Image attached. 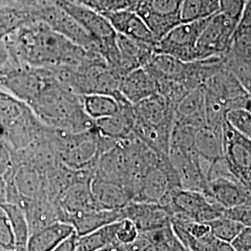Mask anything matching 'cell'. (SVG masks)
Segmentation results:
<instances>
[{
    "label": "cell",
    "instance_id": "1",
    "mask_svg": "<svg viewBox=\"0 0 251 251\" xmlns=\"http://www.w3.org/2000/svg\"><path fill=\"white\" fill-rule=\"evenodd\" d=\"M4 39L9 41L6 45L19 63L48 70L76 67L100 56L75 44L39 20L20 27Z\"/></svg>",
    "mask_w": 251,
    "mask_h": 251
},
{
    "label": "cell",
    "instance_id": "2",
    "mask_svg": "<svg viewBox=\"0 0 251 251\" xmlns=\"http://www.w3.org/2000/svg\"><path fill=\"white\" fill-rule=\"evenodd\" d=\"M27 106L43 125L52 129L77 133L94 126V121L83 109L80 95L66 89L51 72Z\"/></svg>",
    "mask_w": 251,
    "mask_h": 251
},
{
    "label": "cell",
    "instance_id": "3",
    "mask_svg": "<svg viewBox=\"0 0 251 251\" xmlns=\"http://www.w3.org/2000/svg\"><path fill=\"white\" fill-rule=\"evenodd\" d=\"M180 188L179 176L170 157L159 154L144 171L140 186L131 201L167 206L173 192Z\"/></svg>",
    "mask_w": 251,
    "mask_h": 251
},
{
    "label": "cell",
    "instance_id": "4",
    "mask_svg": "<svg viewBox=\"0 0 251 251\" xmlns=\"http://www.w3.org/2000/svg\"><path fill=\"white\" fill-rule=\"evenodd\" d=\"M225 68L233 74L244 87L251 85V1L244 8L233 31L231 44L223 55Z\"/></svg>",
    "mask_w": 251,
    "mask_h": 251
},
{
    "label": "cell",
    "instance_id": "5",
    "mask_svg": "<svg viewBox=\"0 0 251 251\" xmlns=\"http://www.w3.org/2000/svg\"><path fill=\"white\" fill-rule=\"evenodd\" d=\"M209 18L180 23L173 27L155 42L154 52L166 54L186 63L198 61L197 43Z\"/></svg>",
    "mask_w": 251,
    "mask_h": 251
},
{
    "label": "cell",
    "instance_id": "6",
    "mask_svg": "<svg viewBox=\"0 0 251 251\" xmlns=\"http://www.w3.org/2000/svg\"><path fill=\"white\" fill-rule=\"evenodd\" d=\"M223 158L230 175L251 187V141L225 121L223 126Z\"/></svg>",
    "mask_w": 251,
    "mask_h": 251
},
{
    "label": "cell",
    "instance_id": "7",
    "mask_svg": "<svg viewBox=\"0 0 251 251\" xmlns=\"http://www.w3.org/2000/svg\"><path fill=\"white\" fill-rule=\"evenodd\" d=\"M167 207L172 216L205 224L223 217L224 210V206L209 201L203 193L181 188L173 192Z\"/></svg>",
    "mask_w": 251,
    "mask_h": 251
},
{
    "label": "cell",
    "instance_id": "8",
    "mask_svg": "<svg viewBox=\"0 0 251 251\" xmlns=\"http://www.w3.org/2000/svg\"><path fill=\"white\" fill-rule=\"evenodd\" d=\"M237 23L222 12L212 15L198 38V61L223 56L230 47Z\"/></svg>",
    "mask_w": 251,
    "mask_h": 251
},
{
    "label": "cell",
    "instance_id": "9",
    "mask_svg": "<svg viewBox=\"0 0 251 251\" xmlns=\"http://www.w3.org/2000/svg\"><path fill=\"white\" fill-rule=\"evenodd\" d=\"M204 90L220 100L228 111L233 109L251 110V94L242 84L227 70L224 63L206 78L203 84Z\"/></svg>",
    "mask_w": 251,
    "mask_h": 251
},
{
    "label": "cell",
    "instance_id": "10",
    "mask_svg": "<svg viewBox=\"0 0 251 251\" xmlns=\"http://www.w3.org/2000/svg\"><path fill=\"white\" fill-rule=\"evenodd\" d=\"M181 3L182 0H140L134 11L158 41L180 24Z\"/></svg>",
    "mask_w": 251,
    "mask_h": 251
},
{
    "label": "cell",
    "instance_id": "11",
    "mask_svg": "<svg viewBox=\"0 0 251 251\" xmlns=\"http://www.w3.org/2000/svg\"><path fill=\"white\" fill-rule=\"evenodd\" d=\"M137 126L172 130L174 106L158 93L133 104Z\"/></svg>",
    "mask_w": 251,
    "mask_h": 251
},
{
    "label": "cell",
    "instance_id": "12",
    "mask_svg": "<svg viewBox=\"0 0 251 251\" xmlns=\"http://www.w3.org/2000/svg\"><path fill=\"white\" fill-rule=\"evenodd\" d=\"M119 103L117 114L94 121V128L98 134L109 140L119 142L133 135L135 113L133 104L118 91L115 94Z\"/></svg>",
    "mask_w": 251,
    "mask_h": 251
},
{
    "label": "cell",
    "instance_id": "13",
    "mask_svg": "<svg viewBox=\"0 0 251 251\" xmlns=\"http://www.w3.org/2000/svg\"><path fill=\"white\" fill-rule=\"evenodd\" d=\"M120 210L122 220L131 221L139 232L152 231L171 225V210L159 204L130 201Z\"/></svg>",
    "mask_w": 251,
    "mask_h": 251
},
{
    "label": "cell",
    "instance_id": "14",
    "mask_svg": "<svg viewBox=\"0 0 251 251\" xmlns=\"http://www.w3.org/2000/svg\"><path fill=\"white\" fill-rule=\"evenodd\" d=\"M203 194L209 201L226 208L251 205V188L232 177L224 176L208 179Z\"/></svg>",
    "mask_w": 251,
    "mask_h": 251
},
{
    "label": "cell",
    "instance_id": "15",
    "mask_svg": "<svg viewBox=\"0 0 251 251\" xmlns=\"http://www.w3.org/2000/svg\"><path fill=\"white\" fill-rule=\"evenodd\" d=\"M117 251H180L183 246L179 242L171 225L152 231L140 232L132 242L115 243Z\"/></svg>",
    "mask_w": 251,
    "mask_h": 251
},
{
    "label": "cell",
    "instance_id": "16",
    "mask_svg": "<svg viewBox=\"0 0 251 251\" xmlns=\"http://www.w3.org/2000/svg\"><path fill=\"white\" fill-rule=\"evenodd\" d=\"M118 74L125 76L127 73L144 67L154 53L153 46L117 34Z\"/></svg>",
    "mask_w": 251,
    "mask_h": 251
},
{
    "label": "cell",
    "instance_id": "17",
    "mask_svg": "<svg viewBox=\"0 0 251 251\" xmlns=\"http://www.w3.org/2000/svg\"><path fill=\"white\" fill-rule=\"evenodd\" d=\"M101 15L107 19L117 34L150 45L155 44L156 41L152 32L134 10L126 9L102 13Z\"/></svg>",
    "mask_w": 251,
    "mask_h": 251
},
{
    "label": "cell",
    "instance_id": "18",
    "mask_svg": "<svg viewBox=\"0 0 251 251\" xmlns=\"http://www.w3.org/2000/svg\"><path fill=\"white\" fill-rule=\"evenodd\" d=\"M21 206L25 213L30 235L56 222L62 221L60 206L48 198L47 195L23 201Z\"/></svg>",
    "mask_w": 251,
    "mask_h": 251
},
{
    "label": "cell",
    "instance_id": "19",
    "mask_svg": "<svg viewBox=\"0 0 251 251\" xmlns=\"http://www.w3.org/2000/svg\"><path fill=\"white\" fill-rule=\"evenodd\" d=\"M119 92L129 102L136 104L156 93V83L150 72L145 67H141L123 76Z\"/></svg>",
    "mask_w": 251,
    "mask_h": 251
},
{
    "label": "cell",
    "instance_id": "20",
    "mask_svg": "<svg viewBox=\"0 0 251 251\" xmlns=\"http://www.w3.org/2000/svg\"><path fill=\"white\" fill-rule=\"evenodd\" d=\"M205 92L203 87L189 91L174 108V122L192 126L196 128L206 126Z\"/></svg>",
    "mask_w": 251,
    "mask_h": 251
},
{
    "label": "cell",
    "instance_id": "21",
    "mask_svg": "<svg viewBox=\"0 0 251 251\" xmlns=\"http://www.w3.org/2000/svg\"><path fill=\"white\" fill-rule=\"evenodd\" d=\"M90 189L94 201L100 209L119 210L131 201L125 188L113 181L93 176Z\"/></svg>",
    "mask_w": 251,
    "mask_h": 251
},
{
    "label": "cell",
    "instance_id": "22",
    "mask_svg": "<svg viewBox=\"0 0 251 251\" xmlns=\"http://www.w3.org/2000/svg\"><path fill=\"white\" fill-rule=\"evenodd\" d=\"M12 181L22 203L46 195V173L29 163H25L19 168Z\"/></svg>",
    "mask_w": 251,
    "mask_h": 251
},
{
    "label": "cell",
    "instance_id": "23",
    "mask_svg": "<svg viewBox=\"0 0 251 251\" xmlns=\"http://www.w3.org/2000/svg\"><path fill=\"white\" fill-rule=\"evenodd\" d=\"M75 233L74 227L65 222H56L32 233L26 245L27 251H51L64 239Z\"/></svg>",
    "mask_w": 251,
    "mask_h": 251
},
{
    "label": "cell",
    "instance_id": "24",
    "mask_svg": "<svg viewBox=\"0 0 251 251\" xmlns=\"http://www.w3.org/2000/svg\"><path fill=\"white\" fill-rule=\"evenodd\" d=\"M121 220L122 214L120 209L107 210L97 208L71 216L66 220V223L72 225L75 233L80 236Z\"/></svg>",
    "mask_w": 251,
    "mask_h": 251
},
{
    "label": "cell",
    "instance_id": "25",
    "mask_svg": "<svg viewBox=\"0 0 251 251\" xmlns=\"http://www.w3.org/2000/svg\"><path fill=\"white\" fill-rule=\"evenodd\" d=\"M195 148L209 169L223 159V129H215L206 125L199 127L196 133Z\"/></svg>",
    "mask_w": 251,
    "mask_h": 251
},
{
    "label": "cell",
    "instance_id": "26",
    "mask_svg": "<svg viewBox=\"0 0 251 251\" xmlns=\"http://www.w3.org/2000/svg\"><path fill=\"white\" fill-rule=\"evenodd\" d=\"M36 20L33 0H26L23 5L0 6V40Z\"/></svg>",
    "mask_w": 251,
    "mask_h": 251
},
{
    "label": "cell",
    "instance_id": "27",
    "mask_svg": "<svg viewBox=\"0 0 251 251\" xmlns=\"http://www.w3.org/2000/svg\"><path fill=\"white\" fill-rule=\"evenodd\" d=\"M118 224L104 225L84 235L77 236L75 251H100L112 247L117 242Z\"/></svg>",
    "mask_w": 251,
    "mask_h": 251
},
{
    "label": "cell",
    "instance_id": "28",
    "mask_svg": "<svg viewBox=\"0 0 251 251\" xmlns=\"http://www.w3.org/2000/svg\"><path fill=\"white\" fill-rule=\"evenodd\" d=\"M80 97L85 113L93 121L113 116L119 110V103L115 95L91 93Z\"/></svg>",
    "mask_w": 251,
    "mask_h": 251
},
{
    "label": "cell",
    "instance_id": "29",
    "mask_svg": "<svg viewBox=\"0 0 251 251\" xmlns=\"http://www.w3.org/2000/svg\"><path fill=\"white\" fill-rule=\"evenodd\" d=\"M0 206L3 207L9 218V225L14 236L15 247L26 249L30 232L24 208L18 204L8 202L0 203Z\"/></svg>",
    "mask_w": 251,
    "mask_h": 251
},
{
    "label": "cell",
    "instance_id": "30",
    "mask_svg": "<svg viewBox=\"0 0 251 251\" xmlns=\"http://www.w3.org/2000/svg\"><path fill=\"white\" fill-rule=\"evenodd\" d=\"M220 11V0H182L180 23L211 17Z\"/></svg>",
    "mask_w": 251,
    "mask_h": 251
},
{
    "label": "cell",
    "instance_id": "31",
    "mask_svg": "<svg viewBox=\"0 0 251 251\" xmlns=\"http://www.w3.org/2000/svg\"><path fill=\"white\" fill-rule=\"evenodd\" d=\"M80 3L100 14L119 10H135L140 0H70Z\"/></svg>",
    "mask_w": 251,
    "mask_h": 251
},
{
    "label": "cell",
    "instance_id": "32",
    "mask_svg": "<svg viewBox=\"0 0 251 251\" xmlns=\"http://www.w3.org/2000/svg\"><path fill=\"white\" fill-rule=\"evenodd\" d=\"M207 225H209L211 233L217 239L229 243L232 242L233 238L241 232L244 227H246L239 223L224 217L215 219L207 223Z\"/></svg>",
    "mask_w": 251,
    "mask_h": 251
},
{
    "label": "cell",
    "instance_id": "33",
    "mask_svg": "<svg viewBox=\"0 0 251 251\" xmlns=\"http://www.w3.org/2000/svg\"><path fill=\"white\" fill-rule=\"evenodd\" d=\"M225 121L239 133L251 139V113L248 109H233L226 114Z\"/></svg>",
    "mask_w": 251,
    "mask_h": 251
},
{
    "label": "cell",
    "instance_id": "34",
    "mask_svg": "<svg viewBox=\"0 0 251 251\" xmlns=\"http://www.w3.org/2000/svg\"><path fill=\"white\" fill-rule=\"evenodd\" d=\"M223 217L230 219L236 223H239L244 226L251 225V205L224 207Z\"/></svg>",
    "mask_w": 251,
    "mask_h": 251
},
{
    "label": "cell",
    "instance_id": "35",
    "mask_svg": "<svg viewBox=\"0 0 251 251\" xmlns=\"http://www.w3.org/2000/svg\"><path fill=\"white\" fill-rule=\"evenodd\" d=\"M0 247L12 250L15 249L14 236L9 225V218L3 207L0 206Z\"/></svg>",
    "mask_w": 251,
    "mask_h": 251
},
{
    "label": "cell",
    "instance_id": "36",
    "mask_svg": "<svg viewBox=\"0 0 251 251\" xmlns=\"http://www.w3.org/2000/svg\"><path fill=\"white\" fill-rule=\"evenodd\" d=\"M139 230L136 225L127 219L119 221L117 231V243L128 244L132 242L139 234Z\"/></svg>",
    "mask_w": 251,
    "mask_h": 251
},
{
    "label": "cell",
    "instance_id": "37",
    "mask_svg": "<svg viewBox=\"0 0 251 251\" xmlns=\"http://www.w3.org/2000/svg\"><path fill=\"white\" fill-rule=\"evenodd\" d=\"M231 245L235 251H251V227H244L241 232L233 238Z\"/></svg>",
    "mask_w": 251,
    "mask_h": 251
},
{
    "label": "cell",
    "instance_id": "38",
    "mask_svg": "<svg viewBox=\"0 0 251 251\" xmlns=\"http://www.w3.org/2000/svg\"><path fill=\"white\" fill-rule=\"evenodd\" d=\"M77 234L72 233L69 237L64 239L63 242L60 243L55 249L51 251H75L76 250V241H77Z\"/></svg>",
    "mask_w": 251,
    "mask_h": 251
},
{
    "label": "cell",
    "instance_id": "39",
    "mask_svg": "<svg viewBox=\"0 0 251 251\" xmlns=\"http://www.w3.org/2000/svg\"><path fill=\"white\" fill-rule=\"evenodd\" d=\"M211 250L212 251H235L231 243L222 241L216 237L211 243Z\"/></svg>",
    "mask_w": 251,
    "mask_h": 251
},
{
    "label": "cell",
    "instance_id": "40",
    "mask_svg": "<svg viewBox=\"0 0 251 251\" xmlns=\"http://www.w3.org/2000/svg\"><path fill=\"white\" fill-rule=\"evenodd\" d=\"M117 251L115 249H113L112 247H110V248H107V249H104V250H102V251Z\"/></svg>",
    "mask_w": 251,
    "mask_h": 251
},
{
    "label": "cell",
    "instance_id": "41",
    "mask_svg": "<svg viewBox=\"0 0 251 251\" xmlns=\"http://www.w3.org/2000/svg\"><path fill=\"white\" fill-rule=\"evenodd\" d=\"M188 251V250H186V249H184V248H183V249H182V250H181V251Z\"/></svg>",
    "mask_w": 251,
    "mask_h": 251
}]
</instances>
